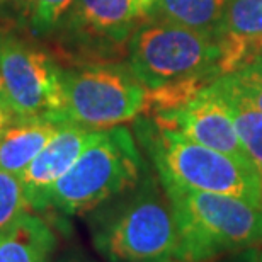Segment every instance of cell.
<instances>
[{"label":"cell","mask_w":262,"mask_h":262,"mask_svg":"<svg viewBox=\"0 0 262 262\" xmlns=\"http://www.w3.org/2000/svg\"><path fill=\"white\" fill-rule=\"evenodd\" d=\"M91 237L111 262H159L176 257L174 209L159 176L146 170L136 186L92 211Z\"/></svg>","instance_id":"cell-1"},{"label":"cell","mask_w":262,"mask_h":262,"mask_svg":"<svg viewBox=\"0 0 262 262\" xmlns=\"http://www.w3.org/2000/svg\"><path fill=\"white\" fill-rule=\"evenodd\" d=\"M177 225L176 259L208 262L262 244V209L240 198L162 181Z\"/></svg>","instance_id":"cell-2"},{"label":"cell","mask_w":262,"mask_h":262,"mask_svg":"<svg viewBox=\"0 0 262 262\" xmlns=\"http://www.w3.org/2000/svg\"><path fill=\"white\" fill-rule=\"evenodd\" d=\"M128 65L146 91H201L223 75V41L159 19L145 17L126 46Z\"/></svg>","instance_id":"cell-3"},{"label":"cell","mask_w":262,"mask_h":262,"mask_svg":"<svg viewBox=\"0 0 262 262\" xmlns=\"http://www.w3.org/2000/svg\"><path fill=\"white\" fill-rule=\"evenodd\" d=\"M136 133L162 181L192 191L240 198L255 206L262 201V176L254 165L238 162L179 131L140 119Z\"/></svg>","instance_id":"cell-4"},{"label":"cell","mask_w":262,"mask_h":262,"mask_svg":"<svg viewBox=\"0 0 262 262\" xmlns=\"http://www.w3.org/2000/svg\"><path fill=\"white\" fill-rule=\"evenodd\" d=\"M146 170L128 128L97 129L72 169L51 187L46 209L63 214L92 213L138 184Z\"/></svg>","instance_id":"cell-5"},{"label":"cell","mask_w":262,"mask_h":262,"mask_svg":"<svg viewBox=\"0 0 262 262\" xmlns=\"http://www.w3.org/2000/svg\"><path fill=\"white\" fill-rule=\"evenodd\" d=\"M67 121L104 129L131 121L146 111L148 91L135 77L128 61L83 60L60 67Z\"/></svg>","instance_id":"cell-6"},{"label":"cell","mask_w":262,"mask_h":262,"mask_svg":"<svg viewBox=\"0 0 262 262\" xmlns=\"http://www.w3.org/2000/svg\"><path fill=\"white\" fill-rule=\"evenodd\" d=\"M0 75L12 119L61 116L60 65L39 46L10 31H0Z\"/></svg>","instance_id":"cell-7"},{"label":"cell","mask_w":262,"mask_h":262,"mask_svg":"<svg viewBox=\"0 0 262 262\" xmlns=\"http://www.w3.org/2000/svg\"><path fill=\"white\" fill-rule=\"evenodd\" d=\"M145 10L138 0H73L58 28L67 45L89 53L91 60L109 56L128 46Z\"/></svg>","instance_id":"cell-8"},{"label":"cell","mask_w":262,"mask_h":262,"mask_svg":"<svg viewBox=\"0 0 262 262\" xmlns=\"http://www.w3.org/2000/svg\"><path fill=\"white\" fill-rule=\"evenodd\" d=\"M151 119L160 126L179 131L187 138L233 157L242 164L254 165L213 82L182 104L151 113Z\"/></svg>","instance_id":"cell-9"},{"label":"cell","mask_w":262,"mask_h":262,"mask_svg":"<svg viewBox=\"0 0 262 262\" xmlns=\"http://www.w3.org/2000/svg\"><path fill=\"white\" fill-rule=\"evenodd\" d=\"M96 131L97 129L65 121L28 165V169L19 176L26 203L31 211H45L51 187L72 169L89 141L94 138Z\"/></svg>","instance_id":"cell-10"},{"label":"cell","mask_w":262,"mask_h":262,"mask_svg":"<svg viewBox=\"0 0 262 262\" xmlns=\"http://www.w3.org/2000/svg\"><path fill=\"white\" fill-rule=\"evenodd\" d=\"M65 121L60 114L10 119L0 133V170L23 174Z\"/></svg>","instance_id":"cell-11"},{"label":"cell","mask_w":262,"mask_h":262,"mask_svg":"<svg viewBox=\"0 0 262 262\" xmlns=\"http://www.w3.org/2000/svg\"><path fill=\"white\" fill-rule=\"evenodd\" d=\"M222 41L227 75L262 48V0H230Z\"/></svg>","instance_id":"cell-12"},{"label":"cell","mask_w":262,"mask_h":262,"mask_svg":"<svg viewBox=\"0 0 262 262\" xmlns=\"http://www.w3.org/2000/svg\"><path fill=\"white\" fill-rule=\"evenodd\" d=\"M55 247V232L31 211H24L0 230V262H51Z\"/></svg>","instance_id":"cell-13"},{"label":"cell","mask_w":262,"mask_h":262,"mask_svg":"<svg viewBox=\"0 0 262 262\" xmlns=\"http://www.w3.org/2000/svg\"><path fill=\"white\" fill-rule=\"evenodd\" d=\"M230 0H157L145 17L222 39Z\"/></svg>","instance_id":"cell-14"},{"label":"cell","mask_w":262,"mask_h":262,"mask_svg":"<svg viewBox=\"0 0 262 262\" xmlns=\"http://www.w3.org/2000/svg\"><path fill=\"white\" fill-rule=\"evenodd\" d=\"M220 99L232 116L235 129L250 162L262 176V113L240 91L230 73L213 82Z\"/></svg>","instance_id":"cell-15"},{"label":"cell","mask_w":262,"mask_h":262,"mask_svg":"<svg viewBox=\"0 0 262 262\" xmlns=\"http://www.w3.org/2000/svg\"><path fill=\"white\" fill-rule=\"evenodd\" d=\"M28 209L20 177L0 170V230Z\"/></svg>","instance_id":"cell-16"},{"label":"cell","mask_w":262,"mask_h":262,"mask_svg":"<svg viewBox=\"0 0 262 262\" xmlns=\"http://www.w3.org/2000/svg\"><path fill=\"white\" fill-rule=\"evenodd\" d=\"M230 75L244 96L262 113V50L245 60Z\"/></svg>","instance_id":"cell-17"},{"label":"cell","mask_w":262,"mask_h":262,"mask_svg":"<svg viewBox=\"0 0 262 262\" xmlns=\"http://www.w3.org/2000/svg\"><path fill=\"white\" fill-rule=\"evenodd\" d=\"M73 0H34L31 14V29L38 36L50 34L58 28L60 20L72 7Z\"/></svg>","instance_id":"cell-18"},{"label":"cell","mask_w":262,"mask_h":262,"mask_svg":"<svg viewBox=\"0 0 262 262\" xmlns=\"http://www.w3.org/2000/svg\"><path fill=\"white\" fill-rule=\"evenodd\" d=\"M34 0H0V12L17 20H31Z\"/></svg>","instance_id":"cell-19"},{"label":"cell","mask_w":262,"mask_h":262,"mask_svg":"<svg viewBox=\"0 0 262 262\" xmlns=\"http://www.w3.org/2000/svg\"><path fill=\"white\" fill-rule=\"evenodd\" d=\"M0 114H5V116L10 118V109H9L7 94H5V87H4L2 75H0ZM10 119H12V118H10Z\"/></svg>","instance_id":"cell-20"},{"label":"cell","mask_w":262,"mask_h":262,"mask_svg":"<svg viewBox=\"0 0 262 262\" xmlns=\"http://www.w3.org/2000/svg\"><path fill=\"white\" fill-rule=\"evenodd\" d=\"M249 260L250 262H262V249H249Z\"/></svg>","instance_id":"cell-21"},{"label":"cell","mask_w":262,"mask_h":262,"mask_svg":"<svg viewBox=\"0 0 262 262\" xmlns=\"http://www.w3.org/2000/svg\"><path fill=\"white\" fill-rule=\"evenodd\" d=\"M228 262H250L249 260V249L247 250H242L240 254L235 255V259H230Z\"/></svg>","instance_id":"cell-22"},{"label":"cell","mask_w":262,"mask_h":262,"mask_svg":"<svg viewBox=\"0 0 262 262\" xmlns=\"http://www.w3.org/2000/svg\"><path fill=\"white\" fill-rule=\"evenodd\" d=\"M138 2H140V5H141V7H143L145 14H146V10H148V9L151 7V5H154V4L157 2V0H138Z\"/></svg>","instance_id":"cell-23"},{"label":"cell","mask_w":262,"mask_h":262,"mask_svg":"<svg viewBox=\"0 0 262 262\" xmlns=\"http://www.w3.org/2000/svg\"><path fill=\"white\" fill-rule=\"evenodd\" d=\"M10 121L9 116H5V114H0V133H2V129L7 126V123Z\"/></svg>","instance_id":"cell-24"},{"label":"cell","mask_w":262,"mask_h":262,"mask_svg":"<svg viewBox=\"0 0 262 262\" xmlns=\"http://www.w3.org/2000/svg\"><path fill=\"white\" fill-rule=\"evenodd\" d=\"M61 262H87V260H77V259H65V260H61Z\"/></svg>","instance_id":"cell-25"},{"label":"cell","mask_w":262,"mask_h":262,"mask_svg":"<svg viewBox=\"0 0 262 262\" xmlns=\"http://www.w3.org/2000/svg\"><path fill=\"white\" fill-rule=\"evenodd\" d=\"M159 262H176V260H169V259H165V260H159Z\"/></svg>","instance_id":"cell-26"},{"label":"cell","mask_w":262,"mask_h":262,"mask_svg":"<svg viewBox=\"0 0 262 262\" xmlns=\"http://www.w3.org/2000/svg\"><path fill=\"white\" fill-rule=\"evenodd\" d=\"M260 209H262V201H260Z\"/></svg>","instance_id":"cell-27"},{"label":"cell","mask_w":262,"mask_h":262,"mask_svg":"<svg viewBox=\"0 0 262 262\" xmlns=\"http://www.w3.org/2000/svg\"><path fill=\"white\" fill-rule=\"evenodd\" d=\"M260 50H262V48H260Z\"/></svg>","instance_id":"cell-28"}]
</instances>
